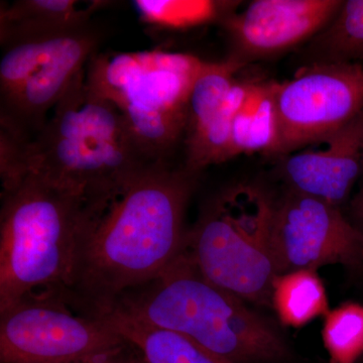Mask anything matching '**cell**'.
Returning <instances> with one entry per match:
<instances>
[{
    "instance_id": "18",
    "label": "cell",
    "mask_w": 363,
    "mask_h": 363,
    "mask_svg": "<svg viewBox=\"0 0 363 363\" xmlns=\"http://www.w3.org/2000/svg\"><path fill=\"white\" fill-rule=\"evenodd\" d=\"M272 307L281 323L296 328L330 311L323 283L314 271L279 276L274 281Z\"/></svg>"
},
{
    "instance_id": "13",
    "label": "cell",
    "mask_w": 363,
    "mask_h": 363,
    "mask_svg": "<svg viewBox=\"0 0 363 363\" xmlns=\"http://www.w3.org/2000/svg\"><path fill=\"white\" fill-rule=\"evenodd\" d=\"M320 143L321 149L281 157L279 176L286 190L343 209L363 177V111Z\"/></svg>"
},
{
    "instance_id": "16",
    "label": "cell",
    "mask_w": 363,
    "mask_h": 363,
    "mask_svg": "<svg viewBox=\"0 0 363 363\" xmlns=\"http://www.w3.org/2000/svg\"><path fill=\"white\" fill-rule=\"evenodd\" d=\"M276 87V81H253L247 97L234 118L231 159L238 155L277 156L279 121Z\"/></svg>"
},
{
    "instance_id": "1",
    "label": "cell",
    "mask_w": 363,
    "mask_h": 363,
    "mask_svg": "<svg viewBox=\"0 0 363 363\" xmlns=\"http://www.w3.org/2000/svg\"><path fill=\"white\" fill-rule=\"evenodd\" d=\"M198 175L152 162L86 226L67 304L104 317L119 298L167 271L186 250V209Z\"/></svg>"
},
{
    "instance_id": "21",
    "label": "cell",
    "mask_w": 363,
    "mask_h": 363,
    "mask_svg": "<svg viewBox=\"0 0 363 363\" xmlns=\"http://www.w3.org/2000/svg\"><path fill=\"white\" fill-rule=\"evenodd\" d=\"M359 183V188L354 195L351 196L344 214L358 230L363 233V177Z\"/></svg>"
},
{
    "instance_id": "5",
    "label": "cell",
    "mask_w": 363,
    "mask_h": 363,
    "mask_svg": "<svg viewBox=\"0 0 363 363\" xmlns=\"http://www.w3.org/2000/svg\"><path fill=\"white\" fill-rule=\"evenodd\" d=\"M204 62L159 49L95 52L86 68V84L121 112L147 161L169 162L183 142L189 95Z\"/></svg>"
},
{
    "instance_id": "2",
    "label": "cell",
    "mask_w": 363,
    "mask_h": 363,
    "mask_svg": "<svg viewBox=\"0 0 363 363\" xmlns=\"http://www.w3.org/2000/svg\"><path fill=\"white\" fill-rule=\"evenodd\" d=\"M86 70L52 109L42 131L23 147L21 164L101 213L150 166L121 112L86 84Z\"/></svg>"
},
{
    "instance_id": "20",
    "label": "cell",
    "mask_w": 363,
    "mask_h": 363,
    "mask_svg": "<svg viewBox=\"0 0 363 363\" xmlns=\"http://www.w3.org/2000/svg\"><path fill=\"white\" fill-rule=\"evenodd\" d=\"M322 337L330 363H357L363 355V305L343 303L325 316Z\"/></svg>"
},
{
    "instance_id": "11",
    "label": "cell",
    "mask_w": 363,
    "mask_h": 363,
    "mask_svg": "<svg viewBox=\"0 0 363 363\" xmlns=\"http://www.w3.org/2000/svg\"><path fill=\"white\" fill-rule=\"evenodd\" d=\"M343 0H255L221 25L231 52L247 65L278 56L313 39L328 25Z\"/></svg>"
},
{
    "instance_id": "4",
    "label": "cell",
    "mask_w": 363,
    "mask_h": 363,
    "mask_svg": "<svg viewBox=\"0 0 363 363\" xmlns=\"http://www.w3.org/2000/svg\"><path fill=\"white\" fill-rule=\"evenodd\" d=\"M1 198L0 312L33 296L66 302L93 218L85 202L32 174Z\"/></svg>"
},
{
    "instance_id": "10",
    "label": "cell",
    "mask_w": 363,
    "mask_h": 363,
    "mask_svg": "<svg viewBox=\"0 0 363 363\" xmlns=\"http://www.w3.org/2000/svg\"><path fill=\"white\" fill-rule=\"evenodd\" d=\"M272 236L279 276L330 264L363 274V233L329 203L286 190L274 204Z\"/></svg>"
},
{
    "instance_id": "8",
    "label": "cell",
    "mask_w": 363,
    "mask_h": 363,
    "mask_svg": "<svg viewBox=\"0 0 363 363\" xmlns=\"http://www.w3.org/2000/svg\"><path fill=\"white\" fill-rule=\"evenodd\" d=\"M128 345L104 317L63 298L33 296L0 312V362L62 363Z\"/></svg>"
},
{
    "instance_id": "23",
    "label": "cell",
    "mask_w": 363,
    "mask_h": 363,
    "mask_svg": "<svg viewBox=\"0 0 363 363\" xmlns=\"http://www.w3.org/2000/svg\"><path fill=\"white\" fill-rule=\"evenodd\" d=\"M125 363H147L143 359L142 355L138 353V350H135L133 346L130 345V350H128V358H126Z\"/></svg>"
},
{
    "instance_id": "17",
    "label": "cell",
    "mask_w": 363,
    "mask_h": 363,
    "mask_svg": "<svg viewBox=\"0 0 363 363\" xmlns=\"http://www.w3.org/2000/svg\"><path fill=\"white\" fill-rule=\"evenodd\" d=\"M306 65L363 64V0H343L323 30L307 43Z\"/></svg>"
},
{
    "instance_id": "12",
    "label": "cell",
    "mask_w": 363,
    "mask_h": 363,
    "mask_svg": "<svg viewBox=\"0 0 363 363\" xmlns=\"http://www.w3.org/2000/svg\"><path fill=\"white\" fill-rule=\"evenodd\" d=\"M245 67L231 57L203 64L187 104L183 143L191 162L210 166L228 159L234 118L252 88L238 78Z\"/></svg>"
},
{
    "instance_id": "14",
    "label": "cell",
    "mask_w": 363,
    "mask_h": 363,
    "mask_svg": "<svg viewBox=\"0 0 363 363\" xmlns=\"http://www.w3.org/2000/svg\"><path fill=\"white\" fill-rule=\"evenodd\" d=\"M76 0H18L1 4L2 47L65 35L90 26L93 13L107 2L79 4Z\"/></svg>"
},
{
    "instance_id": "19",
    "label": "cell",
    "mask_w": 363,
    "mask_h": 363,
    "mask_svg": "<svg viewBox=\"0 0 363 363\" xmlns=\"http://www.w3.org/2000/svg\"><path fill=\"white\" fill-rule=\"evenodd\" d=\"M140 21L164 30H185L225 20L238 2L210 0H136Z\"/></svg>"
},
{
    "instance_id": "3",
    "label": "cell",
    "mask_w": 363,
    "mask_h": 363,
    "mask_svg": "<svg viewBox=\"0 0 363 363\" xmlns=\"http://www.w3.org/2000/svg\"><path fill=\"white\" fill-rule=\"evenodd\" d=\"M247 304L205 279L185 250L161 276L124 294L111 311L176 332L234 363L295 362L277 324Z\"/></svg>"
},
{
    "instance_id": "22",
    "label": "cell",
    "mask_w": 363,
    "mask_h": 363,
    "mask_svg": "<svg viewBox=\"0 0 363 363\" xmlns=\"http://www.w3.org/2000/svg\"><path fill=\"white\" fill-rule=\"evenodd\" d=\"M128 350H130V345L128 343V345L124 347L111 351V352L100 353V354L91 355V357L62 363H125Z\"/></svg>"
},
{
    "instance_id": "6",
    "label": "cell",
    "mask_w": 363,
    "mask_h": 363,
    "mask_svg": "<svg viewBox=\"0 0 363 363\" xmlns=\"http://www.w3.org/2000/svg\"><path fill=\"white\" fill-rule=\"evenodd\" d=\"M276 201L264 188L236 183L203 206L186 253L208 281L247 303L272 307L278 278L272 248Z\"/></svg>"
},
{
    "instance_id": "7",
    "label": "cell",
    "mask_w": 363,
    "mask_h": 363,
    "mask_svg": "<svg viewBox=\"0 0 363 363\" xmlns=\"http://www.w3.org/2000/svg\"><path fill=\"white\" fill-rule=\"evenodd\" d=\"M91 26L4 48L0 61L1 131L28 145L96 52Z\"/></svg>"
},
{
    "instance_id": "15",
    "label": "cell",
    "mask_w": 363,
    "mask_h": 363,
    "mask_svg": "<svg viewBox=\"0 0 363 363\" xmlns=\"http://www.w3.org/2000/svg\"><path fill=\"white\" fill-rule=\"evenodd\" d=\"M104 317L147 363H234L186 336L143 323L116 310Z\"/></svg>"
},
{
    "instance_id": "9",
    "label": "cell",
    "mask_w": 363,
    "mask_h": 363,
    "mask_svg": "<svg viewBox=\"0 0 363 363\" xmlns=\"http://www.w3.org/2000/svg\"><path fill=\"white\" fill-rule=\"evenodd\" d=\"M277 157L323 142L363 111V64H309L277 82Z\"/></svg>"
}]
</instances>
